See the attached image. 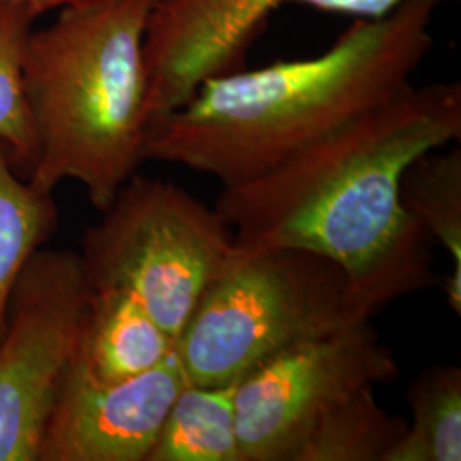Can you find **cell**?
Returning a JSON list of instances; mask_svg holds the SVG:
<instances>
[{
    "mask_svg": "<svg viewBox=\"0 0 461 461\" xmlns=\"http://www.w3.org/2000/svg\"><path fill=\"white\" fill-rule=\"evenodd\" d=\"M407 420L384 411L367 386L331 407L304 438L294 461H384Z\"/></svg>",
    "mask_w": 461,
    "mask_h": 461,
    "instance_id": "4fadbf2b",
    "label": "cell"
},
{
    "mask_svg": "<svg viewBox=\"0 0 461 461\" xmlns=\"http://www.w3.org/2000/svg\"><path fill=\"white\" fill-rule=\"evenodd\" d=\"M412 424L384 461L461 460V369L430 366L407 392Z\"/></svg>",
    "mask_w": 461,
    "mask_h": 461,
    "instance_id": "9a60e30c",
    "label": "cell"
},
{
    "mask_svg": "<svg viewBox=\"0 0 461 461\" xmlns=\"http://www.w3.org/2000/svg\"><path fill=\"white\" fill-rule=\"evenodd\" d=\"M91 296L79 253L40 248L17 277L0 335V461H36Z\"/></svg>",
    "mask_w": 461,
    "mask_h": 461,
    "instance_id": "8992f818",
    "label": "cell"
},
{
    "mask_svg": "<svg viewBox=\"0 0 461 461\" xmlns=\"http://www.w3.org/2000/svg\"><path fill=\"white\" fill-rule=\"evenodd\" d=\"M405 211L443 245L451 272L445 294L451 312L461 316V149H434L417 158L402 178Z\"/></svg>",
    "mask_w": 461,
    "mask_h": 461,
    "instance_id": "7c38bea8",
    "label": "cell"
},
{
    "mask_svg": "<svg viewBox=\"0 0 461 461\" xmlns=\"http://www.w3.org/2000/svg\"><path fill=\"white\" fill-rule=\"evenodd\" d=\"M57 222L51 195L19 176L11 150L0 140V335L17 277L51 238Z\"/></svg>",
    "mask_w": 461,
    "mask_h": 461,
    "instance_id": "5bb4252c",
    "label": "cell"
},
{
    "mask_svg": "<svg viewBox=\"0 0 461 461\" xmlns=\"http://www.w3.org/2000/svg\"><path fill=\"white\" fill-rule=\"evenodd\" d=\"M36 17L23 5L0 2V140L17 167L32 169L36 154L33 127L23 91V53Z\"/></svg>",
    "mask_w": 461,
    "mask_h": 461,
    "instance_id": "2e32d148",
    "label": "cell"
},
{
    "mask_svg": "<svg viewBox=\"0 0 461 461\" xmlns=\"http://www.w3.org/2000/svg\"><path fill=\"white\" fill-rule=\"evenodd\" d=\"M154 4L91 0L33 28L21 74L36 144L28 180L40 192L79 183L103 212L144 161V40Z\"/></svg>",
    "mask_w": 461,
    "mask_h": 461,
    "instance_id": "3957f363",
    "label": "cell"
},
{
    "mask_svg": "<svg viewBox=\"0 0 461 461\" xmlns=\"http://www.w3.org/2000/svg\"><path fill=\"white\" fill-rule=\"evenodd\" d=\"M403 0H156L146 30L150 122L183 106L209 77L241 68L268 17L301 4L356 19L384 16ZM149 122V123H150Z\"/></svg>",
    "mask_w": 461,
    "mask_h": 461,
    "instance_id": "ba28073f",
    "label": "cell"
},
{
    "mask_svg": "<svg viewBox=\"0 0 461 461\" xmlns=\"http://www.w3.org/2000/svg\"><path fill=\"white\" fill-rule=\"evenodd\" d=\"M445 0H403L356 19L327 51L205 79L183 106L149 123L144 161L183 166L232 186L402 95L432 49Z\"/></svg>",
    "mask_w": 461,
    "mask_h": 461,
    "instance_id": "7a4b0ae2",
    "label": "cell"
},
{
    "mask_svg": "<svg viewBox=\"0 0 461 461\" xmlns=\"http://www.w3.org/2000/svg\"><path fill=\"white\" fill-rule=\"evenodd\" d=\"M346 272L296 248L234 251L176 340L188 384L245 376L287 347L371 321Z\"/></svg>",
    "mask_w": 461,
    "mask_h": 461,
    "instance_id": "277c9868",
    "label": "cell"
},
{
    "mask_svg": "<svg viewBox=\"0 0 461 461\" xmlns=\"http://www.w3.org/2000/svg\"><path fill=\"white\" fill-rule=\"evenodd\" d=\"M0 2L19 4V5L26 7L34 17H40L41 14H47L50 11H62L66 7L86 4L91 0H0Z\"/></svg>",
    "mask_w": 461,
    "mask_h": 461,
    "instance_id": "e0dca14e",
    "label": "cell"
},
{
    "mask_svg": "<svg viewBox=\"0 0 461 461\" xmlns=\"http://www.w3.org/2000/svg\"><path fill=\"white\" fill-rule=\"evenodd\" d=\"M234 251V234L219 214L182 186L133 175L79 253L95 291L135 297L176 342Z\"/></svg>",
    "mask_w": 461,
    "mask_h": 461,
    "instance_id": "5b68a950",
    "label": "cell"
},
{
    "mask_svg": "<svg viewBox=\"0 0 461 461\" xmlns=\"http://www.w3.org/2000/svg\"><path fill=\"white\" fill-rule=\"evenodd\" d=\"M461 139V84H411L402 95L248 182L215 209L240 249L296 248L347 274L373 318L436 284L432 238L402 203L407 167Z\"/></svg>",
    "mask_w": 461,
    "mask_h": 461,
    "instance_id": "6da1fadb",
    "label": "cell"
},
{
    "mask_svg": "<svg viewBox=\"0 0 461 461\" xmlns=\"http://www.w3.org/2000/svg\"><path fill=\"white\" fill-rule=\"evenodd\" d=\"M400 369L371 321L287 347L240 379L234 407L245 461H294L314 424Z\"/></svg>",
    "mask_w": 461,
    "mask_h": 461,
    "instance_id": "52a82bcc",
    "label": "cell"
},
{
    "mask_svg": "<svg viewBox=\"0 0 461 461\" xmlns=\"http://www.w3.org/2000/svg\"><path fill=\"white\" fill-rule=\"evenodd\" d=\"M241 378L215 386L186 383L146 461H245L234 407Z\"/></svg>",
    "mask_w": 461,
    "mask_h": 461,
    "instance_id": "8fae6325",
    "label": "cell"
},
{
    "mask_svg": "<svg viewBox=\"0 0 461 461\" xmlns=\"http://www.w3.org/2000/svg\"><path fill=\"white\" fill-rule=\"evenodd\" d=\"M175 346L135 297L91 289L70 366L89 378L115 383L165 363Z\"/></svg>",
    "mask_w": 461,
    "mask_h": 461,
    "instance_id": "30bf717a",
    "label": "cell"
},
{
    "mask_svg": "<svg viewBox=\"0 0 461 461\" xmlns=\"http://www.w3.org/2000/svg\"><path fill=\"white\" fill-rule=\"evenodd\" d=\"M186 384L176 350L133 378L103 383L70 364L38 443L36 461H146Z\"/></svg>",
    "mask_w": 461,
    "mask_h": 461,
    "instance_id": "9c48e42d",
    "label": "cell"
}]
</instances>
